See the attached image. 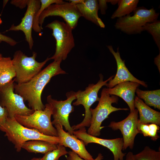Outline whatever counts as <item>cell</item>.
<instances>
[{
  "mask_svg": "<svg viewBox=\"0 0 160 160\" xmlns=\"http://www.w3.org/2000/svg\"><path fill=\"white\" fill-rule=\"evenodd\" d=\"M62 61L54 60L28 82L15 84L14 92L27 101L31 109L43 110L45 105L41 100L43 90L53 76L66 73L60 67Z\"/></svg>",
  "mask_w": 160,
  "mask_h": 160,
  "instance_id": "cell-1",
  "label": "cell"
},
{
  "mask_svg": "<svg viewBox=\"0 0 160 160\" xmlns=\"http://www.w3.org/2000/svg\"><path fill=\"white\" fill-rule=\"evenodd\" d=\"M0 130L5 133V136L14 145L17 152L21 151L23 144L28 141L40 140L56 145L61 142L59 137L45 135L35 129L25 127L19 123L15 117H8L5 123L0 125Z\"/></svg>",
  "mask_w": 160,
  "mask_h": 160,
  "instance_id": "cell-2",
  "label": "cell"
},
{
  "mask_svg": "<svg viewBox=\"0 0 160 160\" xmlns=\"http://www.w3.org/2000/svg\"><path fill=\"white\" fill-rule=\"evenodd\" d=\"M133 13V15L118 18L114 25L116 28L128 35L140 34L143 27L158 20L159 14L153 8L148 9L143 7H137Z\"/></svg>",
  "mask_w": 160,
  "mask_h": 160,
  "instance_id": "cell-3",
  "label": "cell"
},
{
  "mask_svg": "<svg viewBox=\"0 0 160 160\" xmlns=\"http://www.w3.org/2000/svg\"><path fill=\"white\" fill-rule=\"evenodd\" d=\"M118 97L114 95H110L103 88L101 93V96L98 103L94 109L90 108L92 119L87 133L95 137L99 136L100 131L104 127H101L103 121L108 118L111 113L119 110L127 111L128 108H117L113 106V103H117Z\"/></svg>",
  "mask_w": 160,
  "mask_h": 160,
  "instance_id": "cell-4",
  "label": "cell"
},
{
  "mask_svg": "<svg viewBox=\"0 0 160 160\" xmlns=\"http://www.w3.org/2000/svg\"><path fill=\"white\" fill-rule=\"evenodd\" d=\"M46 27L52 30L56 42L55 53L50 60H65L75 45L73 29L66 23L57 20L47 24Z\"/></svg>",
  "mask_w": 160,
  "mask_h": 160,
  "instance_id": "cell-5",
  "label": "cell"
},
{
  "mask_svg": "<svg viewBox=\"0 0 160 160\" xmlns=\"http://www.w3.org/2000/svg\"><path fill=\"white\" fill-rule=\"evenodd\" d=\"M99 76L100 79L96 84H89L84 90H79L76 92V100L73 104L75 106L83 105L85 109V116L81 122L71 127L74 131L90 126L92 119L91 107L95 102L99 101L100 98L98 96V93L100 89L106 86L108 82L114 77L113 75L104 81L103 75L100 74Z\"/></svg>",
  "mask_w": 160,
  "mask_h": 160,
  "instance_id": "cell-6",
  "label": "cell"
},
{
  "mask_svg": "<svg viewBox=\"0 0 160 160\" xmlns=\"http://www.w3.org/2000/svg\"><path fill=\"white\" fill-rule=\"evenodd\" d=\"M37 53L33 52L31 57L26 55L21 50L14 53L12 62L15 68L16 76L15 81L17 84L28 82L38 74L46 63L50 60L47 57L41 62L36 60Z\"/></svg>",
  "mask_w": 160,
  "mask_h": 160,
  "instance_id": "cell-7",
  "label": "cell"
},
{
  "mask_svg": "<svg viewBox=\"0 0 160 160\" xmlns=\"http://www.w3.org/2000/svg\"><path fill=\"white\" fill-rule=\"evenodd\" d=\"M43 110H35L28 116L16 115L15 118L20 124L27 128L35 129L45 135L58 136L56 129L53 126L51 118L52 107L49 103L45 104Z\"/></svg>",
  "mask_w": 160,
  "mask_h": 160,
  "instance_id": "cell-8",
  "label": "cell"
},
{
  "mask_svg": "<svg viewBox=\"0 0 160 160\" xmlns=\"http://www.w3.org/2000/svg\"><path fill=\"white\" fill-rule=\"evenodd\" d=\"M15 80L0 87V103L7 109L8 117H15L16 115L28 116L34 111L25 105L23 98L14 92Z\"/></svg>",
  "mask_w": 160,
  "mask_h": 160,
  "instance_id": "cell-9",
  "label": "cell"
},
{
  "mask_svg": "<svg viewBox=\"0 0 160 160\" xmlns=\"http://www.w3.org/2000/svg\"><path fill=\"white\" fill-rule=\"evenodd\" d=\"M66 95L67 99L64 100L58 101L53 99L51 95L47 97V103L50 104L52 107V125L60 124L64 127L69 134L73 135L74 130L70 124L69 116L74 110L71 104L73 100L76 99V92H68Z\"/></svg>",
  "mask_w": 160,
  "mask_h": 160,
  "instance_id": "cell-10",
  "label": "cell"
},
{
  "mask_svg": "<svg viewBox=\"0 0 160 160\" xmlns=\"http://www.w3.org/2000/svg\"><path fill=\"white\" fill-rule=\"evenodd\" d=\"M50 16L62 17L73 30L76 28L79 19L81 17L76 5L70 2L53 4L44 9L39 17V23L42 29V25L45 18Z\"/></svg>",
  "mask_w": 160,
  "mask_h": 160,
  "instance_id": "cell-11",
  "label": "cell"
},
{
  "mask_svg": "<svg viewBox=\"0 0 160 160\" xmlns=\"http://www.w3.org/2000/svg\"><path fill=\"white\" fill-rule=\"evenodd\" d=\"M138 113L137 109L135 108L124 120L119 122L112 121L108 126L113 130H119L121 131L123 142L122 150H126L128 148L132 150L135 137L140 133L137 128Z\"/></svg>",
  "mask_w": 160,
  "mask_h": 160,
  "instance_id": "cell-12",
  "label": "cell"
},
{
  "mask_svg": "<svg viewBox=\"0 0 160 160\" xmlns=\"http://www.w3.org/2000/svg\"><path fill=\"white\" fill-rule=\"evenodd\" d=\"M73 135L82 140L85 145L93 143L107 148L112 152L113 160H124L126 153L122 152L123 142L122 138L107 139L98 138L88 134L85 127L74 131Z\"/></svg>",
  "mask_w": 160,
  "mask_h": 160,
  "instance_id": "cell-13",
  "label": "cell"
},
{
  "mask_svg": "<svg viewBox=\"0 0 160 160\" xmlns=\"http://www.w3.org/2000/svg\"><path fill=\"white\" fill-rule=\"evenodd\" d=\"M41 6L40 0H29L27 8L20 23L16 25H12L5 32L9 31H21L24 33L25 40L28 43L30 49H32L33 40L32 35L35 15Z\"/></svg>",
  "mask_w": 160,
  "mask_h": 160,
  "instance_id": "cell-14",
  "label": "cell"
},
{
  "mask_svg": "<svg viewBox=\"0 0 160 160\" xmlns=\"http://www.w3.org/2000/svg\"><path fill=\"white\" fill-rule=\"evenodd\" d=\"M107 47L115 59L117 65V70L113 78L110 80L106 86L108 88H112L120 83L130 81L137 83L145 87H147V85L145 82L137 79L129 71L125 65L124 60H123L121 57L119 48H118L117 52H116L112 46L108 45Z\"/></svg>",
  "mask_w": 160,
  "mask_h": 160,
  "instance_id": "cell-15",
  "label": "cell"
},
{
  "mask_svg": "<svg viewBox=\"0 0 160 160\" xmlns=\"http://www.w3.org/2000/svg\"><path fill=\"white\" fill-rule=\"evenodd\" d=\"M58 136L61 139V142L59 145L65 147L70 148L72 151L77 154L81 158L86 160L94 159L92 156L87 150L85 145L81 140H79L73 135H71L65 131L63 126L58 124L55 125Z\"/></svg>",
  "mask_w": 160,
  "mask_h": 160,
  "instance_id": "cell-16",
  "label": "cell"
},
{
  "mask_svg": "<svg viewBox=\"0 0 160 160\" xmlns=\"http://www.w3.org/2000/svg\"><path fill=\"white\" fill-rule=\"evenodd\" d=\"M140 84L136 82L126 81L118 84L112 88H106L110 95H114L122 98L129 106L130 112L134 111V100L136 89Z\"/></svg>",
  "mask_w": 160,
  "mask_h": 160,
  "instance_id": "cell-17",
  "label": "cell"
},
{
  "mask_svg": "<svg viewBox=\"0 0 160 160\" xmlns=\"http://www.w3.org/2000/svg\"><path fill=\"white\" fill-rule=\"evenodd\" d=\"M134 104L139 114L138 123L143 124L153 123L160 125L159 112L151 108L137 96L135 97Z\"/></svg>",
  "mask_w": 160,
  "mask_h": 160,
  "instance_id": "cell-18",
  "label": "cell"
},
{
  "mask_svg": "<svg viewBox=\"0 0 160 160\" xmlns=\"http://www.w3.org/2000/svg\"><path fill=\"white\" fill-rule=\"evenodd\" d=\"M76 5L81 17L101 28H105L104 24L98 16L97 0H84L83 3Z\"/></svg>",
  "mask_w": 160,
  "mask_h": 160,
  "instance_id": "cell-19",
  "label": "cell"
},
{
  "mask_svg": "<svg viewBox=\"0 0 160 160\" xmlns=\"http://www.w3.org/2000/svg\"><path fill=\"white\" fill-rule=\"evenodd\" d=\"M57 148V145L40 140L28 141L22 145V148L30 153L45 154Z\"/></svg>",
  "mask_w": 160,
  "mask_h": 160,
  "instance_id": "cell-20",
  "label": "cell"
},
{
  "mask_svg": "<svg viewBox=\"0 0 160 160\" xmlns=\"http://www.w3.org/2000/svg\"><path fill=\"white\" fill-rule=\"evenodd\" d=\"M16 76L12 59L2 57L0 63V87L8 83Z\"/></svg>",
  "mask_w": 160,
  "mask_h": 160,
  "instance_id": "cell-21",
  "label": "cell"
},
{
  "mask_svg": "<svg viewBox=\"0 0 160 160\" xmlns=\"http://www.w3.org/2000/svg\"><path fill=\"white\" fill-rule=\"evenodd\" d=\"M137 97L143 99L149 106L160 110V89L143 91L137 88L135 91Z\"/></svg>",
  "mask_w": 160,
  "mask_h": 160,
  "instance_id": "cell-22",
  "label": "cell"
},
{
  "mask_svg": "<svg viewBox=\"0 0 160 160\" xmlns=\"http://www.w3.org/2000/svg\"><path fill=\"white\" fill-rule=\"evenodd\" d=\"M139 0H119L118 7L112 15L111 18H119L130 15L137 8Z\"/></svg>",
  "mask_w": 160,
  "mask_h": 160,
  "instance_id": "cell-23",
  "label": "cell"
},
{
  "mask_svg": "<svg viewBox=\"0 0 160 160\" xmlns=\"http://www.w3.org/2000/svg\"><path fill=\"white\" fill-rule=\"evenodd\" d=\"M159 126L155 124H143L138 122L137 128L140 133L142 134L144 137H151L154 141L159 137L157 134L160 129Z\"/></svg>",
  "mask_w": 160,
  "mask_h": 160,
  "instance_id": "cell-24",
  "label": "cell"
},
{
  "mask_svg": "<svg viewBox=\"0 0 160 160\" xmlns=\"http://www.w3.org/2000/svg\"><path fill=\"white\" fill-rule=\"evenodd\" d=\"M41 6L36 13L33 20V29L36 32H41L42 29L39 23V18L42 12L51 5L54 4H60L64 1L62 0H40Z\"/></svg>",
  "mask_w": 160,
  "mask_h": 160,
  "instance_id": "cell-25",
  "label": "cell"
},
{
  "mask_svg": "<svg viewBox=\"0 0 160 160\" xmlns=\"http://www.w3.org/2000/svg\"><path fill=\"white\" fill-rule=\"evenodd\" d=\"M143 31H146L152 36L160 52V21L148 23L143 28Z\"/></svg>",
  "mask_w": 160,
  "mask_h": 160,
  "instance_id": "cell-26",
  "label": "cell"
},
{
  "mask_svg": "<svg viewBox=\"0 0 160 160\" xmlns=\"http://www.w3.org/2000/svg\"><path fill=\"white\" fill-rule=\"evenodd\" d=\"M137 160H160V151L146 146L139 153L134 155Z\"/></svg>",
  "mask_w": 160,
  "mask_h": 160,
  "instance_id": "cell-27",
  "label": "cell"
},
{
  "mask_svg": "<svg viewBox=\"0 0 160 160\" xmlns=\"http://www.w3.org/2000/svg\"><path fill=\"white\" fill-rule=\"evenodd\" d=\"M68 153L65 147L57 144V148L45 154L41 159V160H59L60 157L68 154Z\"/></svg>",
  "mask_w": 160,
  "mask_h": 160,
  "instance_id": "cell-28",
  "label": "cell"
},
{
  "mask_svg": "<svg viewBox=\"0 0 160 160\" xmlns=\"http://www.w3.org/2000/svg\"><path fill=\"white\" fill-rule=\"evenodd\" d=\"M68 156L67 157V160H86L81 158L77 154L73 151H69L68 153ZM103 156L100 153H98L95 159L92 160H102Z\"/></svg>",
  "mask_w": 160,
  "mask_h": 160,
  "instance_id": "cell-29",
  "label": "cell"
},
{
  "mask_svg": "<svg viewBox=\"0 0 160 160\" xmlns=\"http://www.w3.org/2000/svg\"><path fill=\"white\" fill-rule=\"evenodd\" d=\"M2 42H5L12 46L15 45L17 43V42L13 39L0 33V43Z\"/></svg>",
  "mask_w": 160,
  "mask_h": 160,
  "instance_id": "cell-30",
  "label": "cell"
},
{
  "mask_svg": "<svg viewBox=\"0 0 160 160\" xmlns=\"http://www.w3.org/2000/svg\"><path fill=\"white\" fill-rule=\"evenodd\" d=\"M8 117V114L6 108L2 107L0 103V125L4 124Z\"/></svg>",
  "mask_w": 160,
  "mask_h": 160,
  "instance_id": "cell-31",
  "label": "cell"
},
{
  "mask_svg": "<svg viewBox=\"0 0 160 160\" xmlns=\"http://www.w3.org/2000/svg\"><path fill=\"white\" fill-rule=\"evenodd\" d=\"M29 0H12L10 3L11 4L20 9H23L27 5Z\"/></svg>",
  "mask_w": 160,
  "mask_h": 160,
  "instance_id": "cell-32",
  "label": "cell"
},
{
  "mask_svg": "<svg viewBox=\"0 0 160 160\" xmlns=\"http://www.w3.org/2000/svg\"><path fill=\"white\" fill-rule=\"evenodd\" d=\"M98 2L99 9L100 10L101 14L105 15L108 8L107 0H98Z\"/></svg>",
  "mask_w": 160,
  "mask_h": 160,
  "instance_id": "cell-33",
  "label": "cell"
},
{
  "mask_svg": "<svg viewBox=\"0 0 160 160\" xmlns=\"http://www.w3.org/2000/svg\"><path fill=\"white\" fill-rule=\"evenodd\" d=\"M135 154L131 152H128L124 160H137L135 157Z\"/></svg>",
  "mask_w": 160,
  "mask_h": 160,
  "instance_id": "cell-34",
  "label": "cell"
},
{
  "mask_svg": "<svg viewBox=\"0 0 160 160\" xmlns=\"http://www.w3.org/2000/svg\"><path fill=\"white\" fill-rule=\"evenodd\" d=\"M160 52L159 54L154 58V63L157 66L158 69L159 71H160Z\"/></svg>",
  "mask_w": 160,
  "mask_h": 160,
  "instance_id": "cell-35",
  "label": "cell"
},
{
  "mask_svg": "<svg viewBox=\"0 0 160 160\" xmlns=\"http://www.w3.org/2000/svg\"><path fill=\"white\" fill-rule=\"evenodd\" d=\"M84 0H68L69 2L72 4L74 5H76L77 4L82 3H83Z\"/></svg>",
  "mask_w": 160,
  "mask_h": 160,
  "instance_id": "cell-36",
  "label": "cell"
},
{
  "mask_svg": "<svg viewBox=\"0 0 160 160\" xmlns=\"http://www.w3.org/2000/svg\"><path fill=\"white\" fill-rule=\"evenodd\" d=\"M119 0H107L108 2H110L112 5H115L118 4Z\"/></svg>",
  "mask_w": 160,
  "mask_h": 160,
  "instance_id": "cell-37",
  "label": "cell"
},
{
  "mask_svg": "<svg viewBox=\"0 0 160 160\" xmlns=\"http://www.w3.org/2000/svg\"><path fill=\"white\" fill-rule=\"evenodd\" d=\"M29 160H41V158H40L34 157L31 159Z\"/></svg>",
  "mask_w": 160,
  "mask_h": 160,
  "instance_id": "cell-38",
  "label": "cell"
},
{
  "mask_svg": "<svg viewBox=\"0 0 160 160\" xmlns=\"http://www.w3.org/2000/svg\"><path fill=\"white\" fill-rule=\"evenodd\" d=\"M2 54L1 53H0V61H1V58L2 57Z\"/></svg>",
  "mask_w": 160,
  "mask_h": 160,
  "instance_id": "cell-39",
  "label": "cell"
},
{
  "mask_svg": "<svg viewBox=\"0 0 160 160\" xmlns=\"http://www.w3.org/2000/svg\"><path fill=\"white\" fill-rule=\"evenodd\" d=\"M2 23V21L0 17V25Z\"/></svg>",
  "mask_w": 160,
  "mask_h": 160,
  "instance_id": "cell-40",
  "label": "cell"
}]
</instances>
